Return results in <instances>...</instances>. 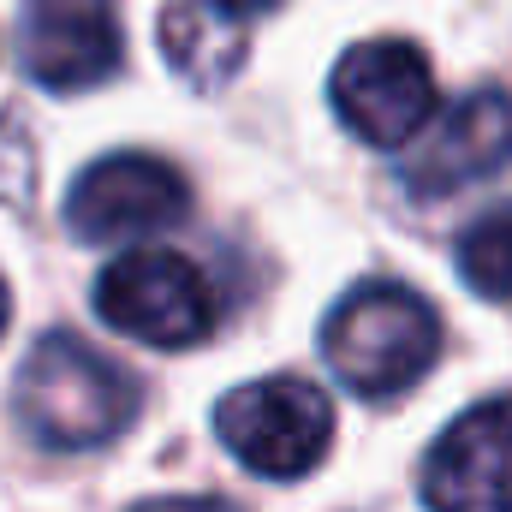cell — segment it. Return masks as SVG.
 Segmentation results:
<instances>
[{"instance_id": "obj_1", "label": "cell", "mask_w": 512, "mask_h": 512, "mask_svg": "<svg viewBox=\"0 0 512 512\" xmlns=\"http://www.w3.org/2000/svg\"><path fill=\"white\" fill-rule=\"evenodd\" d=\"M18 423L60 453L102 447L137 417V382L78 334H48L18 370Z\"/></svg>"}, {"instance_id": "obj_2", "label": "cell", "mask_w": 512, "mask_h": 512, "mask_svg": "<svg viewBox=\"0 0 512 512\" xmlns=\"http://www.w3.org/2000/svg\"><path fill=\"white\" fill-rule=\"evenodd\" d=\"M435 346H441V322H435L429 298H417L399 280H370V286L346 292L322 328V352H328L334 376L364 399L405 393L435 364Z\"/></svg>"}, {"instance_id": "obj_3", "label": "cell", "mask_w": 512, "mask_h": 512, "mask_svg": "<svg viewBox=\"0 0 512 512\" xmlns=\"http://www.w3.org/2000/svg\"><path fill=\"white\" fill-rule=\"evenodd\" d=\"M215 429L245 471L268 483H298L322 465L334 441V405L304 376H268V382L233 387L215 411Z\"/></svg>"}, {"instance_id": "obj_4", "label": "cell", "mask_w": 512, "mask_h": 512, "mask_svg": "<svg viewBox=\"0 0 512 512\" xmlns=\"http://www.w3.org/2000/svg\"><path fill=\"white\" fill-rule=\"evenodd\" d=\"M96 310L108 328L161 352L197 346L215 328V292L203 268L179 251H131L108 262L96 280Z\"/></svg>"}, {"instance_id": "obj_5", "label": "cell", "mask_w": 512, "mask_h": 512, "mask_svg": "<svg viewBox=\"0 0 512 512\" xmlns=\"http://www.w3.org/2000/svg\"><path fill=\"white\" fill-rule=\"evenodd\" d=\"M334 108L340 120L376 149H399L435 114V78L423 48L387 36V42H358L352 54H340L334 66Z\"/></svg>"}, {"instance_id": "obj_6", "label": "cell", "mask_w": 512, "mask_h": 512, "mask_svg": "<svg viewBox=\"0 0 512 512\" xmlns=\"http://www.w3.org/2000/svg\"><path fill=\"white\" fill-rule=\"evenodd\" d=\"M185 215V179L155 155H102L66 197V227L90 245H120Z\"/></svg>"}, {"instance_id": "obj_7", "label": "cell", "mask_w": 512, "mask_h": 512, "mask_svg": "<svg viewBox=\"0 0 512 512\" xmlns=\"http://www.w3.org/2000/svg\"><path fill=\"white\" fill-rule=\"evenodd\" d=\"M429 512H512V393L465 411L423 465Z\"/></svg>"}, {"instance_id": "obj_8", "label": "cell", "mask_w": 512, "mask_h": 512, "mask_svg": "<svg viewBox=\"0 0 512 512\" xmlns=\"http://www.w3.org/2000/svg\"><path fill=\"white\" fill-rule=\"evenodd\" d=\"M18 54L42 90H90L120 66L114 0H24Z\"/></svg>"}, {"instance_id": "obj_9", "label": "cell", "mask_w": 512, "mask_h": 512, "mask_svg": "<svg viewBox=\"0 0 512 512\" xmlns=\"http://www.w3.org/2000/svg\"><path fill=\"white\" fill-rule=\"evenodd\" d=\"M512 161V96L477 90L453 114L423 131L417 155L405 161V191L417 197H453L471 179H489Z\"/></svg>"}, {"instance_id": "obj_10", "label": "cell", "mask_w": 512, "mask_h": 512, "mask_svg": "<svg viewBox=\"0 0 512 512\" xmlns=\"http://www.w3.org/2000/svg\"><path fill=\"white\" fill-rule=\"evenodd\" d=\"M245 48H251V30L239 12H227L215 0H167L161 54L191 90H221L245 66Z\"/></svg>"}, {"instance_id": "obj_11", "label": "cell", "mask_w": 512, "mask_h": 512, "mask_svg": "<svg viewBox=\"0 0 512 512\" xmlns=\"http://www.w3.org/2000/svg\"><path fill=\"white\" fill-rule=\"evenodd\" d=\"M459 274H465L471 292H483L495 304L512 298V203L489 209L483 221L465 227V239H459Z\"/></svg>"}, {"instance_id": "obj_12", "label": "cell", "mask_w": 512, "mask_h": 512, "mask_svg": "<svg viewBox=\"0 0 512 512\" xmlns=\"http://www.w3.org/2000/svg\"><path fill=\"white\" fill-rule=\"evenodd\" d=\"M137 512H239V507L209 501V495H161V501H143Z\"/></svg>"}, {"instance_id": "obj_13", "label": "cell", "mask_w": 512, "mask_h": 512, "mask_svg": "<svg viewBox=\"0 0 512 512\" xmlns=\"http://www.w3.org/2000/svg\"><path fill=\"white\" fill-rule=\"evenodd\" d=\"M215 6H227V12H239V18H251V12H268V6H280V0H215Z\"/></svg>"}, {"instance_id": "obj_14", "label": "cell", "mask_w": 512, "mask_h": 512, "mask_svg": "<svg viewBox=\"0 0 512 512\" xmlns=\"http://www.w3.org/2000/svg\"><path fill=\"white\" fill-rule=\"evenodd\" d=\"M0 334H6V286H0Z\"/></svg>"}]
</instances>
